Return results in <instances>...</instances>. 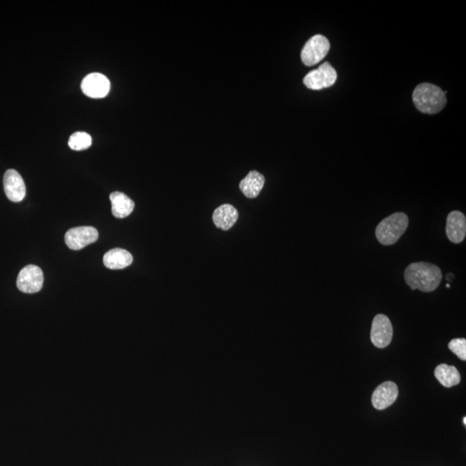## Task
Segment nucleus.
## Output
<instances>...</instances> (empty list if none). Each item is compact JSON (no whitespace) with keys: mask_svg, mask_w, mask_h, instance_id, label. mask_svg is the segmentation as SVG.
<instances>
[{"mask_svg":"<svg viewBox=\"0 0 466 466\" xmlns=\"http://www.w3.org/2000/svg\"><path fill=\"white\" fill-rule=\"evenodd\" d=\"M68 145L74 150H86L92 145V138L86 132H75L68 140Z\"/></svg>","mask_w":466,"mask_h":466,"instance_id":"obj_18","label":"nucleus"},{"mask_svg":"<svg viewBox=\"0 0 466 466\" xmlns=\"http://www.w3.org/2000/svg\"><path fill=\"white\" fill-rule=\"evenodd\" d=\"M44 285V273L36 265H27L18 274L17 286L25 294L37 293Z\"/></svg>","mask_w":466,"mask_h":466,"instance_id":"obj_6","label":"nucleus"},{"mask_svg":"<svg viewBox=\"0 0 466 466\" xmlns=\"http://www.w3.org/2000/svg\"><path fill=\"white\" fill-rule=\"evenodd\" d=\"M112 202V213L117 219L128 217L134 210L135 203L127 195L121 192H113L110 195Z\"/></svg>","mask_w":466,"mask_h":466,"instance_id":"obj_16","label":"nucleus"},{"mask_svg":"<svg viewBox=\"0 0 466 466\" xmlns=\"http://www.w3.org/2000/svg\"><path fill=\"white\" fill-rule=\"evenodd\" d=\"M446 287H448V289H449V287H450V284H446Z\"/></svg>","mask_w":466,"mask_h":466,"instance_id":"obj_22","label":"nucleus"},{"mask_svg":"<svg viewBox=\"0 0 466 466\" xmlns=\"http://www.w3.org/2000/svg\"><path fill=\"white\" fill-rule=\"evenodd\" d=\"M238 219V212L232 205L224 204L214 211L213 221L218 228L228 231Z\"/></svg>","mask_w":466,"mask_h":466,"instance_id":"obj_13","label":"nucleus"},{"mask_svg":"<svg viewBox=\"0 0 466 466\" xmlns=\"http://www.w3.org/2000/svg\"><path fill=\"white\" fill-rule=\"evenodd\" d=\"M265 183L262 174L252 170L240 181V188L247 198L253 199L259 196Z\"/></svg>","mask_w":466,"mask_h":466,"instance_id":"obj_15","label":"nucleus"},{"mask_svg":"<svg viewBox=\"0 0 466 466\" xmlns=\"http://www.w3.org/2000/svg\"><path fill=\"white\" fill-rule=\"evenodd\" d=\"M330 46V41L324 36L316 35L311 37L302 48V63L308 67L316 65L327 56Z\"/></svg>","mask_w":466,"mask_h":466,"instance_id":"obj_4","label":"nucleus"},{"mask_svg":"<svg viewBox=\"0 0 466 466\" xmlns=\"http://www.w3.org/2000/svg\"><path fill=\"white\" fill-rule=\"evenodd\" d=\"M413 101L420 112L427 115H436L445 108L446 97L438 86L422 83L416 86L413 93Z\"/></svg>","mask_w":466,"mask_h":466,"instance_id":"obj_2","label":"nucleus"},{"mask_svg":"<svg viewBox=\"0 0 466 466\" xmlns=\"http://www.w3.org/2000/svg\"><path fill=\"white\" fill-rule=\"evenodd\" d=\"M393 327L389 318L384 314H377L374 318L370 331L371 342L377 348H385L391 343Z\"/></svg>","mask_w":466,"mask_h":466,"instance_id":"obj_8","label":"nucleus"},{"mask_svg":"<svg viewBox=\"0 0 466 466\" xmlns=\"http://www.w3.org/2000/svg\"><path fill=\"white\" fill-rule=\"evenodd\" d=\"M4 188L11 202H20L26 195V187L20 174L15 169H8L4 176Z\"/></svg>","mask_w":466,"mask_h":466,"instance_id":"obj_9","label":"nucleus"},{"mask_svg":"<svg viewBox=\"0 0 466 466\" xmlns=\"http://www.w3.org/2000/svg\"><path fill=\"white\" fill-rule=\"evenodd\" d=\"M463 422H464V425L465 426L466 425V418H464Z\"/></svg>","mask_w":466,"mask_h":466,"instance_id":"obj_21","label":"nucleus"},{"mask_svg":"<svg viewBox=\"0 0 466 466\" xmlns=\"http://www.w3.org/2000/svg\"><path fill=\"white\" fill-rule=\"evenodd\" d=\"M408 222V216L404 213L393 214L384 219L376 229L379 243L386 246L396 244L406 232Z\"/></svg>","mask_w":466,"mask_h":466,"instance_id":"obj_3","label":"nucleus"},{"mask_svg":"<svg viewBox=\"0 0 466 466\" xmlns=\"http://www.w3.org/2000/svg\"><path fill=\"white\" fill-rule=\"evenodd\" d=\"M399 390L397 385L394 382H385L378 386L373 394V407L377 410H384V409L391 406L399 397Z\"/></svg>","mask_w":466,"mask_h":466,"instance_id":"obj_11","label":"nucleus"},{"mask_svg":"<svg viewBox=\"0 0 466 466\" xmlns=\"http://www.w3.org/2000/svg\"><path fill=\"white\" fill-rule=\"evenodd\" d=\"M110 86L109 79L104 75L93 73L83 79L82 89L86 96L100 98L108 96Z\"/></svg>","mask_w":466,"mask_h":466,"instance_id":"obj_10","label":"nucleus"},{"mask_svg":"<svg viewBox=\"0 0 466 466\" xmlns=\"http://www.w3.org/2000/svg\"><path fill=\"white\" fill-rule=\"evenodd\" d=\"M405 282L412 290L432 292L437 289L442 280L441 268L429 263H414L404 272Z\"/></svg>","mask_w":466,"mask_h":466,"instance_id":"obj_1","label":"nucleus"},{"mask_svg":"<svg viewBox=\"0 0 466 466\" xmlns=\"http://www.w3.org/2000/svg\"><path fill=\"white\" fill-rule=\"evenodd\" d=\"M134 262V257L124 249H112L105 254L103 263L110 270H122L130 266Z\"/></svg>","mask_w":466,"mask_h":466,"instance_id":"obj_14","label":"nucleus"},{"mask_svg":"<svg viewBox=\"0 0 466 466\" xmlns=\"http://www.w3.org/2000/svg\"><path fill=\"white\" fill-rule=\"evenodd\" d=\"M446 280L447 281L452 282L454 280V275L453 273H449V274H447L446 276Z\"/></svg>","mask_w":466,"mask_h":466,"instance_id":"obj_20","label":"nucleus"},{"mask_svg":"<svg viewBox=\"0 0 466 466\" xmlns=\"http://www.w3.org/2000/svg\"><path fill=\"white\" fill-rule=\"evenodd\" d=\"M434 376L442 386L451 388L460 384L461 376L456 367L441 363L434 370Z\"/></svg>","mask_w":466,"mask_h":466,"instance_id":"obj_17","label":"nucleus"},{"mask_svg":"<svg viewBox=\"0 0 466 466\" xmlns=\"http://www.w3.org/2000/svg\"><path fill=\"white\" fill-rule=\"evenodd\" d=\"M446 236L454 244H460L466 235V218L460 211L451 212L447 216Z\"/></svg>","mask_w":466,"mask_h":466,"instance_id":"obj_12","label":"nucleus"},{"mask_svg":"<svg viewBox=\"0 0 466 466\" xmlns=\"http://www.w3.org/2000/svg\"><path fill=\"white\" fill-rule=\"evenodd\" d=\"M98 233L93 226H79L68 230L65 234V243L73 251H79L96 242Z\"/></svg>","mask_w":466,"mask_h":466,"instance_id":"obj_7","label":"nucleus"},{"mask_svg":"<svg viewBox=\"0 0 466 466\" xmlns=\"http://www.w3.org/2000/svg\"><path fill=\"white\" fill-rule=\"evenodd\" d=\"M338 78L337 72L330 63H325L316 70L310 71L303 79L306 88L312 90H321L330 88Z\"/></svg>","mask_w":466,"mask_h":466,"instance_id":"obj_5","label":"nucleus"},{"mask_svg":"<svg viewBox=\"0 0 466 466\" xmlns=\"http://www.w3.org/2000/svg\"><path fill=\"white\" fill-rule=\"evenodd\" d=\"M448 347L454 354L461 360H466V339L464 338L454 339L450 341Z\"/></svg>","mask_w":466,"mask_h":466,"instance_id":"obj_19","label":"nucleus"}]
</instances>
